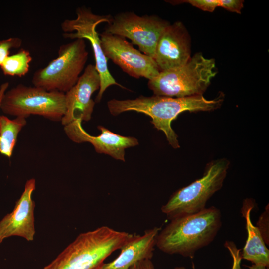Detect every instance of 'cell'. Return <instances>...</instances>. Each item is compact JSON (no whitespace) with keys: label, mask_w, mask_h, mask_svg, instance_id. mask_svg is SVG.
I'll return each mask as SVG.
<instances>
[{"label":"cell","mask_w":269,"mask_h":269,"mask_svg":"<svg viewBox=\"0 0 269 269\" xmlns=\"http://www.w3.org/2000/svg\"><path fill=\"white\" fill-rule=\"evenodd\" d=\"M26 119L17 117L11 120L0 116V153L10 157L15 147L17 136L26 124Z\"/></svg>","instance_id":"e0dca14e"},{"label":"cell","mask_w":269,"mask_h":269,"mask_svg":"<svg viewBox=\"0 0 269 269\" xmlns=\"http://www.w3.org/2000/svg\"><path fill=\"white\" fill-rule=\"evenodd\" d=\"M161 229L154 227L145 230L142 235L131 234L120 249L119 256L111 262L105 263L102 269H130L138 261L151 260L156 247L157 237Z\"/></svg>","instance_id":"9a60e30c"},{"label":"cell","mask_w":269,"mask_h":269,"mask_svg":"<svg viewBox=\"0 0 269 269\" xmlns=\"http://www.w3.org/2000/svg\"><path fill=\"white\" fill-rule=\"evenodd\" d=\"M36 188L34 178L28 180L12 211L0 221V244L4 239L18 236L32 241L35 234L34 209L32 195Z\"/></svg>","instance_id":"7c38bea8"},{"label":"cell","mask_w":269,"mask_h":269,"mask_svg":"<svg viewBox=\"0 0 269 269\" xmlns=\"http://www.w3.org/2000/svg\"><path fill=\"white\" fill-rule=\"evenodd\" d=\"M169 24L155 15L139 16L126 11L113 16L104 32L129 39L143 54L154 59L159 38Z\"/></svg>","instance_id":"9c48e42d"},{"label":"cell","mask_w":269,"mask_h":269,"mask_svg":"<svg viewBox=\"0 0 269 269\" xmlns=\"http://www.w3.org/2000/svg\"><path fill=\"white\" fill-rule=\"evenodd\" d=\"M0 109L4 113L16 117L26 119L36 115L61 121L66 111L65 93L19 84L5 92Z\"/></svg>","instance_id":"52a82bcc"},{"label":"cell","mask_w":269,"mask_h":269,"mask_svg":"<svg viewBox=\"0 0 269 269\" xmlns=\"http://www.w3.org/2000/svg\"><path fill=\"white\" fill-rule=\"evenodd\" d=\"M31 61L30 52L21 48L15 54L9 56L0 67L5 75L21 77L28 73Z\"/></svg>","instance_id":"ac0fdd59"},{"label":"cell","mask_w":269,"mask_h":269,"mask_svg":"<svg viewBox=\"0 0 269 269\" xmlns=\"http://www.w3.org/2000/svg\"><path fill=\"white\" fill-rule=\"evenodd\" d=\"M105 57L129 76L149 80L156 77L160 70L154 59L134 48L133 44L121 36L103 32L99 34Z\"/></svg>","instance_id":"30bf717a"},{"label":"cell","mask_w":269,"mask_h":269,"mask_svg":"<svg viewBox=\"0 0 269 269\" xmlns=\"http://www.w3.org/2000/svg\"><path fill=\"white\" fill-rule=\"evenodd\" d=\"M8 86L9 83L8 82L2 83L0 86V109L3 97Z\"/></svg>","instance_id":"cb8c5ba5"},{"label":"cell","mask_w":269,"mask_h":269,"mask_svg":"<svg viewBox=\"0 0 269 269\" xmlns=\"http://www.w3.org/2000/svg\"><path fill=\"white\" fill-rule=\"evenodd\" d=\"M100 82L95 65H87L75 85L65 93L66 111L61 120L64 126L76 120L91 119L95 103L92 95L99 90Z\"/></svg>","instance_id":"8fae6325"},{"label":"cell","mask_w":269,"mask_h":269,"mask_svg":"<svg viewBox=\"0 0 269 269\" xmlns=\"http://www.w3.org/2000/svg\"><path fill=\"white\" fill-rule=\"evenodd\" d=\"M174 269H186L183 266H178L174 268Z\"/></svg>","instance_id":"484cf974"},{"label":"cell","mask_w":269,"mask_h":269,"mask_svg":"<svg viewBox=\"0 0 269 269\" xmlns=\"http://www.w3.org/2000/svg\"><path fill=\"white\" fill-rule=\"evenodd\" d=\"M172 4L188 3L203 11L213 12L217 7H222L231 12L241 13L243 0H186L167 1Z\"/></svg>","instance_id":"d6986e66"},{"label":"cell","mask_w":269,"mask_h":269,"mask_svg":"<svg viewBox=\"0 0 269 269\" xmlns=\"http://www.w3.org/2000/svg\"><path fill=\"white\" fill-rule=\"evenodd\" d=\"M224 247L227 248L232 258V266L231 269H243L241 267V252L235 243L231 241H226Z\"/></svg>","instance_id":"7402d4cb"},{"label":"cell","mask_w":269,"mask_h":269,"mask_svg":"<svg viewBox=\"0 0 269 269\" xmlns=\"http://www.w3.org/2000/svg\"><path fill=\"white\" fill-rule=\"evenodd\" d=\"M130 269H155L151 259H144L133 265Z\"/></svg>","instance_id":"603a6c76"},{"label":"cell","mask_w":269,"mask_h":269,"mask_svg":"<svg viewBox=\"0 0 269 269\" xmlns=\"http://www.w3.org/2000/svg\"><path fill=\"white\" fill-rule=\"evenodd\" d=\"M131 235L107 226L81 233L42 269H102L105 260Z\"/></svg>","instance_id":"3957f363"},{"label":"cell","mask_w":269,"mask_h":269,"mask_svg":"<svg viewBox=\"0 0 269 269\" xmlns=\"http://www.w3.org/2000/svg\"><path fill=\"white\" fill-rule=\"evenodd\" d=\"M170 220L159 231L156 247L166 254L190 258L213 242L222 226L221 211L215 206Z\"/></svg>","instance_id":"7a4b0ae2"},{"label":"cell","mask_w":269,"mask_h":269,"mask_svg":"<svg viewBox=\"0 0 269 269\" xmlns=\"http://www.w3.org/2000/svg\"><path fill=\"white\" fill-rule=\"evenodd\" d=\"M190 37L180 21L169 24L156 46L154 59L160 71L184 65L191 57Z\"/></svg>","instance_id":"4fadbf2b"},{"label":"cell","mask_w":269,"mask_h":269,"mask_svg":"<svg viewBox=\"0 0 269 269\" xmlns=\"http://www.w3.org/2000/svg\"><path fill=\"white\" fill-rule=\"evenodd\" d=\"M88 56L84 39H75L63 44L56 58L34 72L32 83L34 86L48 91L65 93L77 83Z\"/></svg>","instance_id":"8992f818"},{"label":"cell","mask_w":269,"mask_h":269,"mask_svg":"<svg viewBox=\"0 0 269 269\" xmlns=\"http://www.w3.org/2000/svg\"><path fill=\"white\" fill-rule=\"evenodd\" d=\"M82 122L76 120L65 126L66 135L74 142L90 143L98 153L107 154L115 159L125 161V149L139 144L135 137L118 134L102 126L97 127L101 131L99 135H90L83 129Z\"/></svg>","instance_id":"5bb4252c"},{"label":"cell","mask_w":269,"mask_h":269,"mask_svg":"<svg viewBox=\"0 0 269 269\" xmlns=\"http://www.w3.org/2000/svg\"><path fill=\"white\" fill-rule=\"evenodd\" d=\"M230 162L225 158L210 162L203 175L174 192L161 210L171 220L204 209L210 198L222 187Z\"/></svg>","instance_id":"5b68a950"},{"label":"cell","mask_w":269,"mask_h":269,"mask_svg":"<svg viewBox=\"0 0 269 269\" xmlns=\"http://www.w3.org/2000/svg\"><path fill=\"white\" fill-rule=\"evenodd\" d=\"M249 269H269V267H266L262 266L255 265L253 264L250 266H248Z\"/></svg>","instance_id":"d4e9b609"},{"label":"cell","mask_w":269,"mask_h":269,"mask_svg":"<svg viewBox=\"0 0 269 269\" xmlns=\"http://www.w3.org/2000/svg\"><path fill=\"white\" fill-rule=\"evenodd\" d=\"M22 43L21 39L18 37H10L0 40V66L9 56L10 50L19 48Z\"/></svg>","instance_id":"ffe728a7"},{"label":"cell","mask_w":269,"mask_h":269,"mask_svg":"<svg viewBox=\"0 0 269 269\" xmlns=\"http://www.w3.org/2000/svg\"><path fill=\"white\" fill-rule=\"evenodd\" d=\"M224 100L223 93L211 100L206 99L203 95L173 98L154 95L150 97L140 96L134 99H113L108 101L107 107L113 116L135 111L149 116L154 127L164 132L169 144L176 149L180 147V145L178 136L172 128V122L185 111L197 112L216 110L221 106Z\"/></svg>","instance_id":"6da1fadb"},{"label":"cell","mask_w":269,"mask_h":269,"mask_svg":"<svg viewBox=\"0 0 269 269\" xmlns=\"http://www.w3.org/2000/svg\"><path fill=\"white\" fill-rule=\"evenodd\" d=\"M269 204L266 206L264 211L261 214L257 223L261 234L266 244L269 243Z\"/></svg>","instance_id":"44dd1931"},{"label":"cell","mask_w":269,"mask_h":269,"mask_svg":"<svg viewBox=\"0 0 269 269\" xmlns=\"http://www.w3.org/2000/svg\"><path fill=\"white\" fill-rule=\"evenodd\" d=\"M255 206L254 201L245 199L241 212L246 221L247 238L241 252L242 259L251 262L253 264L269 267V250L266 246L261 233L251 219V213Z\"/></svg>","instance_id":"2e32d148"},{"label":"cell","mask_w":269,"mask_h":269,"mask_svg":"<svg viewBox=\"0 0 269 269\" xmlns=\"http://www.w3.org/2000/svg\"><path fill=\"white\" fill-rule=\"evenodd\" d=\"M214 59L197 53L184 65L160 72L147 85L154 95L183 98L203 95L216 75Z\"/></svg>","instance_id":"277c9868"},{"label":"cell","mask_w":269,"mask_h":269,"mask_svg":"<svg viewBox=\"0 0 269 269\" xmlns=\"http://www.w3.org/2000/svg\"><path fill=\"white\" fill-rule=\"evenodd\" d=\"M77 17L73 19L63 21L61 27L64 32L63 36L71 39H86L90 42L95 60V67L100 77V87L96 98V102L100 101L106 90L112 85L125 88L118 83L109 71L107 59L103 52L101 40L96 31L99 24L109 23L113 16L110 15H100L94 13L85 6L78 7L76 10Z\"/></svg>","instance_id":"ba28073f"}]
</instances>
